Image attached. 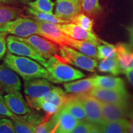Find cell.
Returning a JSON list of instances; mask_svg holds the SVG:
<instances>
[{"mask_svg":"<svg viewBox=\"0 0 133 133\" xmlns=\"http://www.w3.org/2000/svg\"><path fill=\"white\" fill-rule=\"evenodd\" d=\"M4 64L25 80L33 78L48 79L49 78L47 70L29 57L17 56L8 52L4 58Z\"/></svg>","mask_w":133,"mask_h":133,"instance_id":"6da1fadb","label":"cell"},{"mask_svg":"<svg viewBox=\"0 0 133 133\" xmlns=\"http://www.w3.org/2000/svg\"><path fill=\"white\" fill-rule=\"evenodd\" d=\"M44 66L49 74L48 80L56 84L75 80L85 76L81 71L64 62L58 55L48 59Z\"/></svg>","mask_w":133,"mask_h":133,"instance_id":"7a4b0ae2","label":"cell"},{"mask_svg":"<svg viewBox=\"0 0 133 133\" xmlns=\"http://www.w3.org/2000/svg\"><path fill=\"white\" fill-rule=\"evenodd\" d=\"M0 31L14 35L21 38H27L38 34V25L35 19L18 17L0 27Z\"/></svg>","mask_w":133,"mask_h":133,"instance_id":"3957f363","label":"cell"},{"mask_svg":"<svg viewBox=\"0 0 133 133\" xmlns=\"http://www.w3.org/2000/svg\"><path fill=\"white\" fill-rule=\"evenodd\" d=\"M59 54L64 62L84 70L92 72L97 66L96 60L78 52L69 46H59Z\"/></svg>","mask_w":133,"mask_h":133,"instance_id":"277c9868","label":"cell"},{"mask_svg":"<svg viewBox=\"0 0 133 133\" xmlns=\"http://www.w3.org/2000/svg\"><path fill=\"white\" fill-rule=\"evenodd\" d=\"M99 102L104 122L131 118L133 116V104L131 101L121 104Z\"/></svg>","mask_w":133,"mask_h":133,"instance_id":"5b68a950","label":"cell"},{"mask_svg":"<svg viewBox=\"0 0 133 133\" xmlns=\"http://www.w3.org/2000/svg\"><path fill=\"white\" fill-rule=\"evenodd\" d=\"M8 52L14 55L35 60L44 66L46 61L29 44L21 40L18 36H9L6 38Z\"/></svg>","mask_w":133,"mask_h":133,"instance_id":"8992f818","label":"cell"},{"mask_svg":"<svg viewBox=\"0 0 133 133\" xmlns=\"http://www.w3.org/2000/svg\"><path fill=\"white\" fill-rule=\"evenodd\" d=\"M75 94L84 108L87 121L93 124H102L104 122V119L99 101L88 92Z\"/></svg>","mask_w":133,"mask_h":133,"instance_id":"52a82bcc","label":"cell"},{"mask_svg":"<svg viewBox=\"0 0 133 133\" xmlns=\"http://www.w3.org/2000/svg\"><path fill=\"white\" fill-rule=\"evenodd\" d=\"M21 40L30 45L43 58L48 59L59 52V46L43 36L33 35L27 38L19 37Z\"/></svg>","mask_w":133,"mask_h":133,"instance_id":"ba28073f","label":"cell"},{"mask_svg":"<svg viewBox=\"0 0 133 133\" xmlns=\"http://www.w3.org/2000/svg\"><path fill=\"white\" fill-rule=\"evenodd\" d=\"M36 22L38 25V35L59 46H67L70 38L61 31L58 24L40 21Z\"/></svg>","mask_w":133,"mask_h":133,"instance_id":"9c48e42d","label":"cell"},{"mask_svg":"<svg viewBox=\"0 0 133 133\" xmlns=\"http://www.w3.org/2000/svg\"><path fill=\"white\" fill-rule=\"evenodd\" d=\"M89 95L99 101L110 104H121L129 102L130 97L127 91H117L94 87L89 92Z\"/></svg>","mask_w":133,"mask_h":133,"instance_id":"30bf717a","label":"cell"},{"mask_svg":"<svg viewBox=\"0 0 133 133\" xmlns=\"http://www.w3.org/2000/svg\"><path fill=\"white\" fill-rule=\"evenodd\" d=\"M58 26L64 34L74 39L89 41L95 44L96 46L99 45L101 43H102V41L94 33L86 30L73 23L58 24Z\"/></svg>","mask_w":133,"mask_h":133,"instance_id":"8fae6325","label":"cell"},{"mask_svg":"<svg viewBox=\"0 0 133 133\" xmlns=\"http://www.w3.org/2000/svg\"><path fill=\"white\" fill-rule=\"evenodd\" d=\"M21 81L17 74L4 64L0 65V89L10 93L21 89Z\"/></svg>","mask_w":133,"mask_h":133,"instance_id":"7c38bea8","label":"cell"},{"mask_svg":"<svg viewBox=\"0 0 133 133\" xmlns=\"http://www.w3.org/2000/svg\"><path fill=\"white\" fill-rule=\"evenodd\" d=\"M54 86L44 78H33L25 80L24 92L26 96L39 98L48 94Z\"/></svg>","mask_w":133,"mask_h":133,"instance_id":"4fadbf2b","label":"cell"},{"mask_svg":"<svg viewBox=\"0 0 133 133\" xmlns=\"http://www.w3.org/2000/svg\"><path fill=\"white\" fill-rule=\"evenodd\" d=\"M55 15L60 19L71 22V20L81 12L80 0H58Z\"/></svg>","mask_w":133,"mask_h":133,"instance_id":"5bb4252c","label":"cell"},{"mask_svg":"<svg viewBox=\"0 0 133 133\" xmlns=\"http://www.w3.org/2000/svg\"><path fill=\"white\" fill-rule=\"evenodd\" d=\"M4 99L8 109L16 115H25L33 112L19 91L8 93Z\"/></svg>","mask_w":133,"mask_h":133,"instance_id":"9a60e30c","label":"cell"},{"mask_svg":"<svg viewBox=\"0 0 133 133\" xmlns=\"http://www.w3.org/2000/svg\"><path fill=\"white\" fill-rule=\"evenodd\" d=\"M52 118L57 123L54 133H71L79 122L62 107Z\"/></svg>","mask_w":133,"mask_h":133,"instance_id":"2e32d148","label":"cell"},{"mask_svg":"<svg viewBox=\"0 0 133 133\" xmlns=\"http://www.w3.org/2000/svg\"><path fill=\"white\" fill-rule=\"evenodd\" d=\"M79 121H87L84 108L75 94L67 95V99L61 107Z\"/></svg>","mask_w":133,"mask_h":133,"instance_id":"e0dca14e","label":"cell"},{"mask_svg":"<svg viewBox=\"0 0 133 133\" xmlns=\"http://www.w3.org/2000/svg\"><path fill=\"white\" fill-rule=\"evenodd\" d=\"M116 57L122 74L127 70L133 69V49L125 44H118L116 46Z\"/></svg>","mask_w":133,"mask_h":133,"instance_id":"ac0fdd59","label":"cell"},{"mask_svg":"<svg viewBox=\"0 0 133 133\" xmlns=\"http://www.w3.org/2000/svg\"><path fill=\"white\" fill-rule=\"evenodd\" d=\"M93 78L94 87L117 91L126 90L124 81L120 78L99 75L93 76Z\"/></svg>","mask_w":133,"mask_h":133,"instance_id":"d6986e66","label":"cell"},{"mask_svg":"<svg viewBox=\"0 0 133 133\" xmlns=\"http://www.w3.org/2000/svg\"><path fill=\"white\" fill-rule=\"evenodd\" d=\"M94 87L93 76L86 79L64 84L65 92L67 93H72V94L87 93L89 92Z\"/></svg>","mask_w":133,"mask_h":133,"instance_id":"ffe728a7","label":"cell"},{"mask_svg":"<svg viewBox=\"0 0 133 133\" xmlns=\"http://www.w3.org/2000/svg\"><path fill=\"white\" fill-rule=\"evenodd\" d=\"M102 133H129L130 120L127 118L114 121H106L101 124Z\"/></svg>","mask_w":133,"mask_h":133,"instance_id":"44dd1931","label":"cell"},{"mask_svg":"<svg viewBox=\"0 0 133 133\" xmlns=\"http://www.w3.org/2000/svg\"><path fill=\"white\" fill-rule=\"evenodd\" d=\"M67 46L74 48L82 54L91 58H97V49L95 44L87 41L76 40L70 38Z\"/></svg>","mask_w":133,"mask_h":133,"instance_id":"7402d4cb","label":"cell"},{"mask_svg":"<svg viewBox=\"0 0 133 133\" xmlns=\"http://www.w3.org/2000/svg\"><path fill=\"white\" fill-rule=\"evenodd\" d=\"M21 16V9L4 3H0V27L6 23L20 17Z\"/></svg>","mask_w":133,"mask_h":133,"instance_id":"603a6c76","label":"cell"},{"mask_svg":"<svg viewBox=\"0 0 133 133\" xmlns=\"http://www.w3.org/2000/svg\"><path fill=\"white\" fill-rule=\"evenodd\" d=\"M39 98L42 101L52 102L60 108L65 102L67 99V95L62 88L54 86L48 94Z\"/></svg>","mask_w":133,"mask_h":133,"instance_id":"cb8c5ba5","label":"cell"},{"mask_svg":"<svg viewBox=\"0 0 133 133\" xmlns=\"http://www.w3.org/2000/svg\"><path fill=\"white\" fill-rule=\"evenodd\" d=\"M26 12H28L30 16L32 17L36 21L48 22L53 23V24H65V23L70 22L67 21H65V20L58 18L55 14L39 12V11L31 9V8H26Z\"/></svg>","mask_w":133,"mask_h":133,"instance_id":"d4e9b609","label":"cell"},{"mask_svg":"<svg viewBox=\"0 0 133 133\" xmlns=\"http://www.w3.org/2000/svg\"><path fill=\"white\" fill-rule=\"evenodd\" d=\"M98 70L101 72L109 73L114 75L122 74L117 57L103 59L98 65Z\"/></svg>","mask_w":133,"mask_h":133,"instance_id":"484cf974","label":"cell"},{"mask_svg":"<svg viewBox=\"0 0 133 133\" xmlns=\"http://www.w3.org/2000/svg\"><path fill=\"white\" fill-rule=\"evenodd\" d=\"M16 133H35L36 128L26 119L25 115H15L12 119Z\"/></svg>","mask_w":133,"mask_h":133,"instance_id":"4316f807","label":"cell"},{"mask_svg":"<svg viewBox=\"0 0 133 133\" xmlns=\"http://www.w3.org/2000/svg\"><path fill=\"white\" fill-rule=\"evenodd\" d=\"M81 12L89 17H95L102 12L99 0H80Z\"/></svg>","mask_w":133,"mask_h":133,"instance_id":"83f0119b","label":"cell"},{"mask_svg":"<svg viewBox=\"0 0 133 133\" xmlns=\"http://www.w3.org/2000/svg\"><path fill=\"white\" fill-rule=\"evenodd\" d=\"M97 58L99 60L110 59L116 57V46L104 42V44L97 46Z\"/></svg>","mask_w":133,"mask_h":133,"instance_id":"f1b7e54d","label":"cell"},{"mask_svg":"<svg viewBox=\"0 0 133 133\" xmlns=\"http://www.w3.org/2000/svg\"><path fill=\"white\" fill-rule=\"evenodd\" d=\"M28 5L31 9L39 12L52 14L54 3L51 0H36L28 3Z\"/></svg>","mask_w":133,"mask_h":133,"instance_id":"f546056e","label":"cell"},{"mask_svg":"<svg viewBox=\"0 0 133 133\" xmlns=\"http://www.w3.org/2000/svg\"><path fill=\"white\" fill-rule=\"evenodd\" d=\"M71 23L77 25L82 29L86 30L92 32L93 25L94 22L89 16L83 12H80L77 14L75 17L71 20Z\"/></svg>","mask_w":133,"mask_h":133,"instance_id":"4dcf8cb0","label":"cell"},{"mask_svg":"<svg viewBox=\"0 0 133 133\" xmlns=\"http://www.w3.org/2000/svg\"><path fill=\"white\" fill-rule=\"evenodd\" d=\"M56 122L52 117L48 121H43L36 127L35 133H54Z\"/></svg>","mask_w":133,"mask_h":133,"instance_id":"1f68e13d","label":"cell"},{"mask_svg":"<svg viewBox=\"0 0 133 133\" xmlns=\"http://www.w3.org/2000/svg\"><path fill=\"white\" fill-rule=\"evenodd\" d=\"M0 133H16L12 120L8 118L0 119Z\"/></svg>","mask_w":133,"mask_h":133,"instance_id":"d6a6232c","label":"cell"},{"mask_svg":"<svg viewBox=\"0 0 133 133\" xmlns=\"http://www.w3.org/2000/svg\"><path fill=\"white\" fill-rule=\"evenodd\" d=\"M94 125L88 121H79L71 133H89Z\"/></svg>","mask_w":133,"mask_h":133,"instance_id":"836d02e7","label":"cell"},{"mask_svg":"<svg viewBox=\"0 0 133 133\" xmlns=\"http://www.w3.org/2000/svg\"><path fill=\"white\" fill-rule=\"evenodd\" d=\"M16 115L13 114L10 111L8 107L6 105L4 99V96H3V94L0 90V116H7L12 119Z\"/></svg>","mask_w":133,"mask_h":133,"instance_id":"e575fe53","label":"cell"},{"mask_svg":"<svg viewBox=\"0 0 133 133\" xmlns=\"http://www.w3.org/2000/svg\"><path fill=\"white\" fill-rule=\"evenodd\" d=\"M7 33L0 31V60L4 57L6 52V36Z\"/></svg>","mask_w":133,"mask_h":133,"instance_id":"d590c367","label":"cell"},{"mask_svg":"<svg viewBox=\"0 0 133 133\" xmlns=\"http://www.w3.org/2000/svg\"><path fill=\"white\" fill-rule=\"evenodd\" d=\"M124 74H126V77L128 78L129 83H131V84L133 87V69L127 70L124 72Z\"/></svg>","mask_w":133,"mask_h":133,"instance_id":"8d00e7d4","label":"cell"},{"mask_svg":"<svg viewBox=\"0 0 133 133\" xmlns=\"http://www.w3.org/2000/svg\"><path fill=\"white\" fill-rule=\"evenodd\" d=\"M89 133H102L101 126L94 124Z\"/></svg>","mask_w":133,"mask_h":133,"instance_id":"74e56055","label":"cell"},{"mask_svg":"<svg viewBox=\"0 0 133 133\" xmlns=\"http://www.w3.org/2000/svg\"><path fill=\"white\" fill-rule=\"evenodd\" d=\"M129 33V38H130L131 43L133 45V29L129 27L128 29Z\"/></svg>","mask_w":133,"mask_h":133,"instance_id":"f35d334b","label":"cell"},{"mask_svg":"<svg viewBox=\"0 0 133 133\" xmlns=\"http://www.w3.org/2000/svg\"><path fill=\"white\" fill-rule=\"evenodd\" d=\"M130 120V129H129V133H133V116L131 118Z\"/></svg>","mask_w":133,"mask_h":133,"instance_id":"ab89813d","label":"cell"},{"mask_svg":"<svg viewBox=\"0 0 133 133\" xmlns=\"http://www.w3.org/2000/svg\"><path fill=\"white\" fill-rule=\"evenodd\" d=\"M13 1L14 0H0V3H10Z\"/></svg>","mask_w":133,"mask_h":133,"instance_id":"60d3db41","label":"cell"},{"mask_svg":"<svg viewBox=\"0 0 133 133\" xmlns=\"http://www.w3.org/2000/svg\"><path fill=\"white\" fill-rule=\"evenodd\" d=\"M21 1H22V2H24V3H25V2H29V1H31V0H21Z\"/></svg>","mask_w":133,"mask_h":133,"instance_id":"b9f144b4","label":"cell"},{"mask_svg":"<svg viewBox=\"0 0 133 133\" xmlns=\"http://www.w3.org/2000/svg\"><path fill=\"white\" fill-rule=\"evenodd\" d=\"M130 28H132V29H133V26H131V27H130Z\"/></svg>","mask_w":133,"mask_h":133,"instance_id":"7bdbcfd3","label":"cell"},{"mask_svg":"<svg viewBox=\"0 0 133 133\" xmlns=\"http://www.w3.org/2000/svg\"><path fill=\"white\" fill-rule=\"evenodd\" d=\"M57 1H58V0H57Z\"/></svg>","mask_w":133,"mask_h":133,"instance_id":"ee69618b","label":"cell"}]
</instances>
